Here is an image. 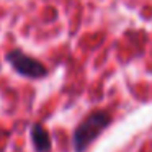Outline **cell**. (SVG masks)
I'll return each mask as SVG.
<instances>
[{"mask_svg": "<svg viewBox=\"0 0 152 152\" xmlns=\"http://www.w3.org/2000/svg\"><path fill=\"white\" fill-rule=\"evenodd\" d=\"M111 123V115L105 110L92 111L77 124L72 136V145L75 152H85L87 147L105 131Z\"/></svg>", "mask_w": 152, "mask_h": 152, "instance_id": "1", "label": "cell"}, {"mask_svg": "<svg viewBox=\"0 0 152 152\" xmlns=\"http://www.w3.org/2000/svg\"><path fill=\"white\" fill-rule=\"evenodd\" d=\"M31 139H33V145L38 152H49L51 151V137L48 129L43 124L36 123L31 128Z\"/></svg>", "mask_w": 152, "mask_h": 152, "instance_id": "3", "label": "cell"}, {"mask_svg": "<svg viewBox=\"0 0 152 152\" xmlns=\"http://www.w3.org/2000/svg\"><path fill=\"white\" fill-rule=\"evenodd\" d=\"M7 61L10 62V66L23 77L41 79V77H44L48 74V69L43 66V62H39L38 59H34V57H31V56H26V54L20 49L10 51V53L7 54Z\"/></svg>", "mask_w": 152, "mask_h": 152, "instance_id": "2", "label": "cell"}]
</instances>
